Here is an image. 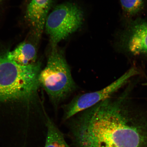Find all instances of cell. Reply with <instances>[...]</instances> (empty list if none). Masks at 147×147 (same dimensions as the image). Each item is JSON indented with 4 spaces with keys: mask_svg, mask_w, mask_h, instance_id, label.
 Segmentation results:
<instances>
[{
    "mask_svg": "<svg viewBox=\"0 0 147 147\" xmlns=\"http://www.w3.org/2000/svg\"><path fill=\"white\" fill-rule=\"evenodd\" d=\"M110 98L75 116L71 124L77 147H147V124Z\"/></svg>",
    "mask_w": 147,
    "mask_h": 147,
    "instance_id": "1",
    "label": "cell"
},
{
    "mask_svg": "<svg viewBox=\"0 0 147 147\" xmlns=\"http://www.w3.org/2000/svg\"><path fill=\"white\" fill-rule=\"evenodd\" d=\"M41 63L22 66L0 56V102L26 100L35 96L40 86Z\"/></svg>",
    "mask_w": 147,
    "mask_h": 147,
    "instance_id": "2",
    "label": "cell"
},
{
    "mask_svg": "<svg viewBox=\"0 0 147 147\" xmlns=\"http://www.w3.org/2000/svg\"><path fill=\"white\" fill-rule=\"evenodd\" d=\"M39 81L56 108L76 90L71 68L63 51L57 47H51L47 65L40 73Z\"/></svg>",
    "mask_w": 147,
    "mask_h": 147,
    "instance_id": "3",
    "label": "cell"
},
{
    "mask_svg": "<svg viewBox=\"0 0 147 147\" xmlns=\"http://www.w3.org/2000/svg\"><path fill=\"white\" fill-rule=\"evenodd\" d=\"M84 21V13L76 4L66 3L57 5L48 16L45 27L51 47H57L60 42L76 32Z\"/></svg>",
    "mask_w": 147,
    "mask_h": 147,
    "instance_id": "4",
    "label": "cell"
},
{
    "mask_svg": "<svg viewBox=\"0 0 147 147\" xmlns=\"http://www.w3.org/2000/svg\"><path fill=\"white\" fill-rule=\"evenodd\" d=\"M139 74L133 67L116 80L100 90L82 94L75 96L63 107L64 120L70 119L81 112L92 107L103 100L110 98L116 91L129 79Z\"/></svg>",
    "mask_w": 147,
    "mask_h": 147,
    "instance_id": "5",
    "label": "cell"
},
{
    "mask_svg": "<svg viewBox=\"0 0 147 147\" xmlns=\"http://www.w3.org/2000/svg\"><path fill=\"white\" fill-rule=\"evenodd\" d=\"M53 1L54 0H31L28 5L26 18L38 40L43 33Z\"/></svg>",
    "mask_w": 147,
    "mask_h": 147,
    "instance_id": "6",
    "label": "cell"
},
{
    "mask_svg": "<svg viewBox=\"0 0 147 147\" xmlns=\"http://www.w3.org/2000/svg\"><path fill=\"white\" fill-rule=\"evenodd\" d=\"M128 51L134 55H147V22L137 20L130 25L125 35Z\"/></svg>",
    "mask_w": 147,
    "mask_h": 147,
    "instance_id": "7",
    "label": "cell"
},
{
    "mask_svg": "<svg viewBox=\"0 0 147 147\" xmlns=\"http://www.w3.org/2000/svg\"><path fill=\"white\" fill-rule=\"evenodd\" d=\"M5 55L9 59L18 65L25 66L36 63L37 51L32 44L24 42Z\"/></svg>",
    "mask_w": 147,
    "mask_h": 147,
    "instance_id": "8",
    "label": "cell"
},
{
    "mask_svg": "<svg viewBox=\"0 0 147 147\" xmlns=\"http://www.w3.org/2000/svg\"><path fill=\"white\" fill-rule=\"evenodd\" d=\"M45 116L47 134L45 147H70L63 134L50 117Z\"/></svg>",
    "mask_w": 147,
    "mask_h": 147,
    "instance_id": "9",
    "label": "cell"
},
{
    "mask_svg": "<svg viewBox=\"0 0 147 147\" xmlns=\"http://www.w3.org/2000/svg\"><path fill=\"white\" fill-rule=\"evenodd\" d=\"M124 13L129 17L136 15L144 6V0H120Z\"/></svg>",
    "mask_w": 147,
    "mask_h": 147,
    "instance_id": "10",
    "label": "cell"
},
{
    "mask_svg": "<svg viewBox=\"0 0 147 147\" xmlns=\"http://www.w3.org/2000/svg\"><path fill=\"white\" fill-rule=\"evenodd\" d=\"M146 85H147V83L146 84Z\"/></svg>",
    "mask_w": 147,
    "mask_h": 147,
    "instance_id": "11",
    "label": "cell"
}]
</instances>
